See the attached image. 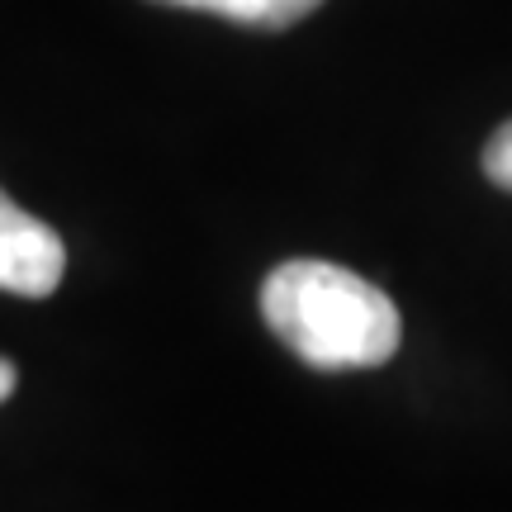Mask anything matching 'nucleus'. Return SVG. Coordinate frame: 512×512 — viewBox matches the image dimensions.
Returning <instances> with one entry per match:
<instances>
[{"mask_svg":"<svg viewBox=\"0 0 512 512\" xmlns=\"http://www.w3.org/2000/svg\"><path fill=\"white\" fill-rule=\"evenodd\" d=\"M62 275H67L62 238L0 190V290L43 299L62 285Z\"/></svg>","mask_w":512,"mask_h":512,"instance_id":"f03ea898","label":"nucleus"},{"mask_svg":"<svg viewBox=\"0 0 512 512\" xmlns=\"http://www.w3.org/2000/svg\"><path fill=\"white\" fill-rule=\"evenodd\" d=\"M261 318L313 370H370L399 351L394 299L337 261L294 256L261 285Z\"/></svg>","mask_w":512,"mask_h":512,"instance_id":"f257e3e1","label":"nucleus"},{"mask_svg":"<svg viewBox=\"0 0 512 512\" xmlns=\"http://www.w3.org/2000/svg\"><path fill=\"white\" fill-rule=\"evenodd\" d=\"M15 380H19V375H15V366H10V361L0 356V403H5V399H10V394H15Z\"/></svg>","mask_w":512,"mask_h":512,"instance_id":"39448f33","label":"nucleus"},{"mask_svg":"<svg viewBox=\"0 0 512 512\" xmlns=\"http://www.w3.org/2000/svg\"><path fill=\"white\" fill-rule=\"evenodd\" d=\"M484 176L498 185V190H508L512 195V119L498 128L489 147H484Z\"/></svg>","mask_w":512,"mask_h":512,"instance_id":"20e7f679","label":"nucleus"},{"mask_svg":"<svg viewBox=\"0 0 512 512\" xmlns=\"http://www.w3.org/2000/svg\"><path fill=\"white\" fill-rule=\"evenodd\" d=\"M152 5H176V10H200L219 15L247 29H290L304 15H313L323 0H152Z\"/></svg>","mask_w":512,"mask_h":512,"instance_id":"7ed1b4c3","label":"nucleus"}]
</instances>
